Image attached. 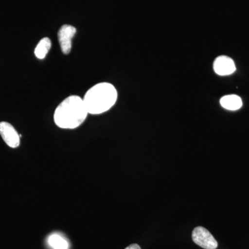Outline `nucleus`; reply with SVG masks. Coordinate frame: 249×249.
<instances>
[{
    "instance_id": "1",
    "label": "nucleus",
    "mask_w": 249,
    "mask_h": 249,
    "mask_svg": "<svg viewBox=\"0 0 249 249\" xmlns=\"http://www.w3.org/2000/svg\"><path fill=\"white\" fill-rule=\"evenodd\" d=\"M88 114L83 98L73 95L58 105L54 111L53 120L60 128L76 129L84 123Z\"/></svg>"
},
{
    "instance_id": "2",
    "label": "nucleus",
    "mask_w": 249,
    "mask_h": 249,
    "mask_svg": "<svg viewBox=\"0 0 249 249\" xmlns=\"http://www.w3.org/2000/svg\"><path fill=\"white\" fill-rule=\"evenodd\" d=\"M117 98V91L114 85L101 83L91 87L83 99L88 114L97 115L110 109Z\"/></svg>"
},
{
    "instance_id": "3",
    "label": "nucleus",
    "mask_w": 249,
    "mask_h": 249,
    "mask_svg": "<svg viewBox=\"0 0 249 249\" xmlns=\"http://www.w3.org/2000/svg\"><path fill=\"white\" fill-rule=\"evenodd\" d=\"M192 239L196 245L204 249H216L218 247L217 241L205 228L197 227L193 230Z\"/></svg>"
},
{
    "instance_id": "4",
    "label": "nucleus",
    "mask_w": 249,
    "mask_h": 249,
    "mask_svg": "<svg viewBox=\"0 0 249 249\" xmlns=\"http://www.w3.org/2000/svg\"><path fill=\"white\" fill-rule=\"evenodd\" d=\"M76 34V29L71 25L62 26L58 31V38L62 52L67 55L71 52L72 48V39Z\"/></svg>"
},
{
    "instance_id": "5",
    "label": "nucleus",
    "mask_w": 249,
    "mask_h": 249,
    "mask_svg": "<svg viewBox=\"0 0 249 249\" xmlns=\"http://www.w3.org/2000/svg\"><path fill=\"white\" fill-rule=\"evenodd\" d=\"M0 135L6 145L11 148H16L20 144V136L9 123L5 121L0 123Z\"/></svg>"
},
{
    "instance_id": "6",
    "label": "nucleus",
    "mask_w": 249,
    "mask_h": 249,
    "mask_svg": "<svg viewBox=\"0 0 249 249\" xmlns=\"http://www.w3.org/2000/svg\"><path fill=\"white\" fill-rule=\"evenodd\" d=\"M214 71L219 76H229L235 71V62L232 59L226 55L219 56L213 63Z\"/></svg>"
},
{
    "instance_id": "7",
    "label": "nucleus",
    "mask_w": 249,
    "mask_h": 249,
    "mask_svg": "<svg viewBox=\"0 0 249 249\" xmlns=\"http://www.w3.org/2000/svg\"><path fill=\"white\" fill-rule=\"evenodd\" d=\"M220 104L224 109L235 111L242 107V101L240 96L237 95H227L221 98Z\"/></svg>"
},
{
    "instance_id": "8",
    "label": "nucleus",
    "mask_w": 249,
    "mask_h": 249,
    "mask_svg": "<svg viewBox=\"0 0 249 249\" xmlns=\"http://www.w3.org/2000/svg\"><path fill=\"white\" fill-rule=\"evenodd\" d=\"M51 48H52V41L49 37H43L41 39L34 51L36 58L43 60L47 56Z\"/></svg>"
},
{
    "instance_id": "9",
    "label": "nucleus",
    "mask_w": 249,
    "mask_h": 249,
    "mask_svg": "<svg viewBox=\"0 0 249 249\" xmlns=\"http://www.w3.org/2000/svg\"><path fill=\"white\" fill-rule=\"evenodd\" d=\"M49 245L53 249H68V242L58 234H53L49 237Z\"/></svg>"
},
{
    "instance_id": "10",
    "label": "nucleus",
    "mask_w": 249,
    "mask_h": 249,
    "mask_svg": "<svg viewBox=\"0 0 249 249\" xmlns=\"http://www.w3.org/2000/svg\"><path fill=\"white\" fill-rule=\"evenodd\" d=\"M124 249H141L140 246L137 245V244H132L130 245Z\"/></svg>"
}]
</instances>
